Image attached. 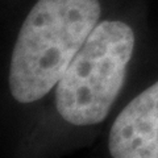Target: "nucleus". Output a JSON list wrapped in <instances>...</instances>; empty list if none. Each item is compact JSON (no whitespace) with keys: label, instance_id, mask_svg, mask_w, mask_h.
Listing matches in <instances>:
<instances>
[{"label":"nucleus","instance_id":"f257e3e1","mask_svg":"<svg viewBox=\"0 0 158 158\" xmlns=\"http://www.w3.org/2000/svg\"><path fill=\"white\" fill-rule=\"evenodd\" d=\"M99 0H38L17 34L9 90L19 103L40 100L57 86L99 24Z\"/></svg>","mask_w":158,"mask_h":158},{"label":"nucleus","instance_id":"7ed1b4c3","mask_svg":"<svg viewBox=\"0 0 158 158\" xmlns=\"http://www.w3.org/2000/svg\"><path fill=\"white\" fill-rule=\"evenodd\" d=\"M112 158H158V82L131 100L110 131Z\"/></svg>","mask_w":158,"mask_h":158},{"label":"nucleus","instance_id":"f03ea898","mask_svg":"<svg viewBox=\"0 0 158 158\" xmlns=\"http://www.w3.org/2000/svg\"><path fill=\"white\" fill-rule=\"evenodd\" d=\"M133 49L135 33L128 24L99 23L56 86L61 117L74 125L104 120L124 85Z\"/></svg>","mask_w":158,"mask_h":158}]
</instances>
